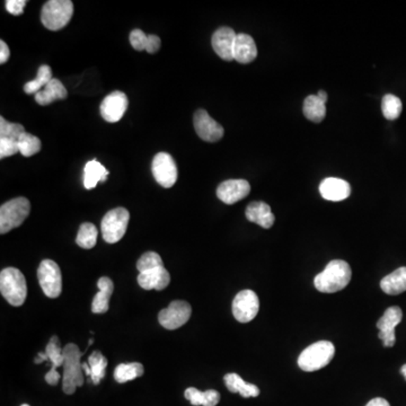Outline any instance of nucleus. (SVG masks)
Segmentation results:
<instances>
[{
    "instance_id": "f257e3e1",
    "label": "nucleus",
    "mask_w": 406,
    "mask_h": 406,
    "mask_svg": "<svg viewBox=\"0 0 406 406\" xmlns=\"http://www.w3.org/2000/svg\"><path fill=\"white\" fill-rule=\"evenodd\" d=\"M353 271L348 262L333 260L323 272L315 277L314 284L316 289L323 293H334L341 291L351 281Z\"/></svg>"
},
{
    "instance_id": "f03ea898",
    "label": "nucleus",
    "mask_w": 406,
    "mask_h": 406,
    "mask_svg": "<svg viewBox=\"0 0 406 406\" xmlns=\"http://www.w3.org/2000/svg\"><path fill=\"white\" fill-rule=\"evenodd\" d=\"M84 353L80 351L78 345L69 343L63 348V388L65 394L72 395L76 392L77 387L84 385L83 364L80 359Z\"/></svg>"
},
{
    "instance_id": "7ed1b4c3",
    "label": "nucleus",
    "mask_w": 406,
    "mask_h": 406,
    "mask_svg": "<svg viewBox=\"0 0 406 406\" xmlns=\"http://www.w3.org/2000/svg\"><path fill=\"white\" fill-rule=\"evenodd\" d=\"M0 291L12 306H22L27 296V286L23 273L16 267L4 269L0 273Z\"/></svg>"
},
{
    "instance_id": "20e7f679",
    "label": "nucleus",
    "mask_w": 406,
    "mask_h": 406,
    "mask_svg": "<svg viewBox=\"0 0 406 406\" xmlns=\"http://www.w3.org/2000/svg\"><path fill=\"white\" fill-rule=\"evenodd\" d=\"M334 355H336V348L332 342H316L306 348L299 355V368L307 372L322 369L330 364Z\"/></svg>"
},
{
    "instance_id": "39448f33",
    "label": "nucleus",
    "mask_w": 406,
    "mask_h": 406,
    "mask_svg": "<svg viewBox=\"0 0 406 406\" xmlns=\"http://www.w3.org/2000/svg\"><path fill=\"white\" fill-rule=\"evenodd\" d=\"M72 14L74 4L70 0H50L43 6L41 20L50 31H59L68 25Z\"/></svg>"
},
{
    "instance_id": "423d86ee",
    "label": "nucleus",
    "mask_w": 406,
    "mask_h": 406,
    "mask_svg": "<svg viewBox=\"0 0 406 406\" xmlns=\"http://www.w3.org/2000/svg\"><path fill=\"white\" fill-rule=\"evenodd\" d=\"M31 211V203L23 196L7 201L0 208V234L20 227Z\"/></svg>"
},
{
    "instance_id": "0eeeda50",
    "label": "nucleus",
    "mask_w": 406,
    "mask_h": 406,
    "mask_svg": "<svg viewBox=\"0 0 406 406\" xmlns=\"http://www.w3.org/2000/svg\"><path fill=\"white\" fill-rule=\"evenodd\" d=\"M130 213L125 208H115L108 211L101 224L103 239L108 244H114L122 239L128 228Z\"/></svg>"
},
{
    "instance_id": "6e6552de",
    "label": "nucleus",
    "mask_w": 406,
    "mask_h": 406,
    "mask_svg": "<svg viewBox=\"0 0 406 406\" xmlns=\"http://www.w3.org/2000/svg\"><path fill=\"white\" fill-rule=\"evenodd\" d=\"M39 284L43 293L49 298H58L63 291V277L59 265L52 260H44L41 262L37 269Z\"/></svg>"
},
{
    "instance_id": "1a4fd4ad",
    "label": "nucleus",
    "mask_w": 406,
    "mask_h": 406,
    "mask_svg": "<svg viewBox=\"0 0 406 406\" xmlns=\"http://www.w3.org/2000/svg\"><path fill=\"white\" fill-rule=\"evenodd\" d=\"M153 179L163 188L170 189L177 181V167L173 157L167 153H158L151 164Z\"/></svg>"
},
{
    "instance_id": "9d476101",
    "label": "nucleus",
    "mask_w": 406,
    "mask_h": 406,
    "mask_svg": "<svg viewBox=\"0 0 406 406\" xmlns=\"http://www.w3.org/2000/svg\"><path fill=\"white\" fill-rule=\"evenodd\" d=\"M192 314V308L186 301H172L165 310H160L158 321L166 330H177L188 323Z\"/></svg>"
},
{
    "instance_id": "9b49d317",
    "label": "nucleus",
    "mask_w": 406,
    "mask_h": 406,
    "mask_svg": "<svg viewBox=\"0 0 406 406\" xmlns=\"http://www.w3.org/2000/svg\"><path fill=\"white\" fill-rule=\"evenodd\" d=\"M260 310L259 297L253 290H243L233 301V314L239 323L253 321Z\"/></svg>"
},
{
    "instance_id": "f8f14e48",
    "label": "nucleus",
    "mask_w": 406,
    "mask_h": 406,
    "mask_svg": "<svg viewBox=\"0 0 406 406\" xmlns=\"http://www.w3.org/2000/svg\"><path fill=\"white\" fill-rule=\"evenodd\" d=\"M403 312L400 307L393 306L387 308L377 322V327L379 329V338L383 342V347L392 348L396 342L395 336V327L402 322Z\"/></svg>"
},
{
    "instance_id": "ddd939ff",
    "label": "nucleus",
    "mask_w": 406,
    "mask_h": 406,
    "mask_svg": "<svg viewBox=\"0 0 406 406\" xmlns=\"http://www.w3.org/2000/svg\"><path fill=\"white\" fill-rule=\"evenodd\" d=\"M194 125L196 134L205 141L217 142L224 137V128L205 110H198L194 113Z\"/></svg>"
},
{
    "instance_id": "4468645a",
    "label": "nucleus",
    "mask_w": 406,
    "mask_h": 406,
    "mask_svg": "<svg viewBox=\"0 0 406 406\" xmlns=\"http://www.w3.org/2000/svg\"><path fill=\"white\" fill-rule=\"evenodd\" d=\"M128 97L122 91H113L103 100L101 114L106 122H119L128 108Z\"/></svg>"
},
{
    "instance_id": "2eb2a0df",
    "label": "nucleus",
    "mask_w": 406,
    "mask_h": 406,
    "mask_svg": "<svg viewBox=\"0 0 406 406\" xmlns=\"http://www.w3.org/2000/svg\"><path fill=\"white\" fill-rule=\"evenodd\" d=\"M250 185L245 179H228L219 185L217 196L226 205H234L250 194Z\"/></svg>"
},
{
    "instance_id": "dca6fc26",
    "label": "nucleus",
    "mask_w": 406,
    "mask_h": 406,
    "mask_svg": "<svg viewBox=\"0 0 406 406\" xmlns=\"http://www.w3.org/2000/svg\"><path fill=\"white\" fill-rule=\"evenodd\" d=\"M236 37L235 31L230 27H220L213 33L211 39L213 50L224 61L234 60Z\"/></svg>"
},
{
    "instance_id": "f3484780",
    "label": "nucleus",
    "mask_w": 406,
    "mask_h": 406,
    "mask_svg": "<svg viewBox=\"0 0 406 406\" xmlns=\"http://www.w3.org/2000/svg\"><path fill=\"white\" fill-rule=\"evenodd\" d=\"M46 353L48 355L49 361L52 364L51 369L46 375V381L49 385L56 386L60 381V375L57 369L59 367H63V364H65L63 349L60 347V341L58 336H53L50 338V341H49L46 348Z\"/></svg>"
},
{
    "instance_id": "a211bd4d",
    "label": "nucleus",
    "mask_w": 406,
    "mask_h": 406,
    "mask_svg": "<svg viewBox=\"0 0 406 406\" xmlns=\"http://www.w3.org/2000/svg\"><path fill=\"white\" fill-rule=\"evenodd\" d=\"M319 192L324 199L329 201H343L351 194V186L344 179L327 177L319 185Z\"/></svg>"
},
{
    "instance_id": "6ab92c4d",
    "label": "nucleus",
    "mask_w": 406,
    "mask_h": 406,
    "mask_svg": "<svg viewBox=\"0 0 406 406\" xmlns=\"http://www.w3.org/2000/svg\"><path fill=\"white\" fill-rule=\"evenodd\" d=\"M170 282L171 276L164 267L139 273L138 276V284L145 290H164Z\"/></svg>"
},
{
    "instance_id": "aec40b11",
    "label": "nucleus",
    "mask_w": 406,
    "mask_h": 406,
    "mask_svg": "<svg viewBox=\"0 0 406 406\" xmlns=\"http://www.w3.org/2000/svg\"><path fill=\"white\" fill-rule=\"evenodd\" d=\"M258 57V48L253 37L245 33H239L236 37L234 46V60L239 63H250Z\"/></svg>"
},
{
    "instance_id": "412c9836",
    "label": "nucleus",
    "mask_w": 406,
    "mask_h": 406,
    "mask_svg": "<svg viewBox=\"0 0 406 406\" xmlns=\"http://www.w3.org/2000/svg\"><path fill=\"white\" fill-rule=\"evenodd\" d=\"M246 218L248 222L259 224L261 227L269 229L274 224V215L271 211L270 205L265 202H252L246 208Z\"/></svg>"
},
{
    "instance_id": "4be33fe9",
    "label": "nucleus",
    "mask_w": 406,
    "mask_h": 406,
    "mask_svg": "<svg viewBox=\"0 0 406 406\" xmlns=\"http://www.w3.org/2000/svg\"><path fill=\"white\" fill-rule=\"evenodd\" d=\"M97 287H99V293L93 299L91 312L94 314H104L110 308V298L114 291L113 281L108 277H102L97 281Z\"/></svg>"
},
{
    "instance_id": "5701e85b",
    "label": "nucleus",
    "mask_w": 406,
    "mask_h": 406,
    "mask_svg": "<svg viewBox=\"0 0 406 406\" xmlns=\"http://www.w3.org/2000/svg\"><path fill=\"white\" fill-rule=\"evenodd\" d=\"M67 96H68V93L63 84L57 78H53L42 91L35 94V101L37 104L46 106L51 104L54 101L65 100Z\"/></svg>"
},
{
    "instance_id": "b1692460",
    "label": "nucleus",
    "mask_w": 406,
    "mask_h": 406,
    "mask_svg": "<svg viewBox=\"0 0 406 406\" xmlns=\"http://www.w3.org/2000/svg\"><path fill=\"white\" fill-rule=\"evenodd\" d=\"M381 288L387 295L398 296L406 291V267H398V270L383 278Z\"/></svg>"
},
{
    "instance_id": "393cba45",
    "label": "nucleus",
    "mask_w": 406,
    "mask_h": 406,
    "mask_svg": "<svg viewBox=\"0 0 406 406\" xmlns=\"http://www.w3.org/2000/svg\"><path fill=\"white\" fill-rule=\"evenodd\" d=\"M224 383L228 391L239 393L243 398H258L260 395L259 387L246 381L237 374H227L224 377Z\"/></svg>"
},
{
    "instance_id": "a878e982",
    "label": "nucleus",
    "mask_w": 406,
    "mask_h": 406,
    "mask_svg": "<svg viewBox=\"0 0 406 406\" xmlns=\"http://www.w3.org/2000/svg\"><path fill=\"white\" fill-rule=\"evenodd\" d=\"M110 172L96 159L87 163L84 168V186L86 190L96 188L99 182H106Z\"/></svg>"
},
{
    "instance_id": "bb28decb",
    "label": "nucleus",
    "mask_w": 406,
    "mask_h": 406,
    "mask_svg": "<svg viewBox=\"0 0 406 406\" xmlns=\"http://www.w3.org/2000/svg\"><path fill=\"white\" fill-rule=\"evenodd\" d=\"M184 396L194 406H216L220 400V394L215 389L200 392L199 389L189 387L184 392Z\"/></svg>"
},
{
    "instance_id": "cd10ccee",
    "label": "nucleus",
    "mask_w": 406,
    "mask_h": 406,
    "mask_svg": "<svg viewBox=\"0 0 406 406\" xmlns=\"http://www.w3.org/2000/svg\"><path fill=\"white\" fill-rule=\"evenodd\" d=\"M303 111H304L305 117L310 121L319 123L325 119L326 106H325V103L318 99L317 95H310L305 100Z\"/></svg>"
},
{
    "instance_id": "c85d7f7f",
    "label": "nucleus",
    "mask_w": 406,
    "mask_h": 406,
    "mask_svg": "<svg viewBox=\"0 0 406 406\" xmlns=\"http://www.w3.org/2000/svg\"><path fill=\"white\" fill-rule=\"evenodd\" d=\"M144 372H145L144 366L139 362L121 364L114 370V379L119 383H125L127 381H134L136 378L141 377Z\"/></svg>"
},
{
    "instance_id": "c756f323",
    "label": "nucleus",
    "mask_w": 406,
    "mask_h": 406,
    "mask_svg": "<svg viewBox=\"0 0 406 406\" xmlns=\"http://www.w3.org/2000/svg\"><path fill=\"white\" fill-rule=\"evenodd\" d=\"M52 80H53V78H52L51 68L46 65H41L39 71H37V78L24 85V91H25L26 94L29 95L37 94V93L42 91Z\"/></svg>"
},
{
    "instance_id": "7c9ffc66",
    "label": "nucleus",
    "mask_w": 406,
    "mask_h": 406,
    "mask_svg": "<svg viewBox=\"0 0 406 406\" xmlns=\"http://www.w3.org/2000/svg\"><path fill=\"white\" fill-rule=\"evenodd\" d=\"M97 228L91 222H84L80 224V231L77 235L76 243L78 246L85 250H91L97 243Z\"/></svg>"
},
{
    "instance_id": "2f4dec72",
    "label": "nucleus",
    "mask_w": 406,
    "mask_h": 406,
    "mask_svg": "<svg viewBox=\"0 0 406 406\" xmlns=\"http://www.w3.org/2000/svg\"><path fill=\"white\" fill-rule=\"evenodd\" d=\"M89 364L91 370V381H93L95 385H99L103 378L106 377L108 359H106L100 351H94V353L89 355Z\"/></svg>"
},
{
    "instance_id": "473e14b6",
    "label": "nucleus",
    "mask_w": 406,
    "mask_h": 406,
    "mask_svg": "<svg viewBox=\"0 0 406 406\" xmlns=\"http://www.w3.org/2000/svg\"><path fill=\"white\" fill-rule=\"evenodd\" d=\"M402 101L398 96L393 94H387L383 97L381 101V111H383V117L386 118L389 121H394L398 119L400 113H402Z\"/></svg>"
},
{
    "instance_id": "72a5a7b5",
    "label": "nucleus",
    "mask_w": 406,
    "mask_h": 406,
    "mask_svg": "<svg viewBox=\"0 0 406 406\" xmlns=\"http://www.w3.org/2000/svg\"><path fill=\"white\" fill-rule=\"evenodd\" d=\"M18 147H20V153L24 157H31L35 153H40L42 144L37 137L25 132L18 139Z\"/></svg>"
},
{
    "instance_id": "f704fd0d",
    "label": "nucleus",
    "mask_w": 406,
    "mask_h": 406,
    "mask_svg": "<svg viewBox=\"0 0 406 406\" xmlns=\"http://www.w3.org/2000/svg\"><path fill=\"white\" fill-rule=\"evenodd\" d=\"M25 134V129L20 123H11L3 117L0 118V138L9 139H20Z\"/></svg>"
},
{
    "instance_id": "c9c22d12",
    "label": "nucleus",
    "mask_w": 406,
    "mask_h": 406,
    "mask_svg": "<svg viewBox=\"0 0 406 406\" xmlns=\"http://www.w3.org/2000/svg\"><path fill=\"white\" fill-rule=\"evenodd\" d=\"M160 267H164L162 258L155 252H147L137 262V269L139 273L153 270V269Z\"/></svg>"
},
{
    "instance_id": "e433bc0d",
    "label": "nucleus",
    "mask_w": 406,
    "mask_h": 406,
    "mask_svg": "<svg viewBox=\"0 0 406 406\" xmlns=\"http://www.w3.org/2000/svg\"><path fill=\"white\" fill-rule=\"evenodd\" d=\"M20 153L18 140L9 139V138H0V158L14 156L15 153Z\"/></svg>"
},
{
    "instance_id": "4c0bfd02",
    "label": "nucleus",
    "mask_w": 406,
    "mask_h": 406,
    "mask_svg": "<svg viewBox=\"0 0 406 406\" xmlns=\"http://www.w3.org/2000/svg\"><path fill=\"white\" fill-rule=\"evenodd\" d=\"M130 43L137 51L147 50L148 35H146L141 30H134L130 33Z\"/></svg>"
},
{
    "instance_id": "58836bf2",
    "label": "nucleus",
    "mask_w": 406,
    "mask_h": 406,
    "mask_svg": "<svg viewBox=\"0 0 406 406\" xmlns=\"http://www.w3.org/2000/svg\"><path fill=\"white\" fill-rule=\"evenodd\" d=\"M26 4H27L26 0H7V12H8L9 14L16 15V16L23 14Z\"/></svg>"
},
{
    "instance_id": "ea45409f",
    "label": "nucleus",
    "mask_w": 406,
    "mask_h": 406,
    "mask_svg": "<svg viewBox=\"0 0 406 406\" xmlns=\"http://www.w3.org/2000/svg\"><path fill=\"white\" fill-rule=\"evenodd\" d=\"M160 48V39L155 34L148 35V53H156Z\"/></svg>"
},
{
    "instance_id": "a19ab883",
    "label": "nucleus",
    "mask_w": 406,
    "mask_h": 406,
    "mask_svg": "<svg viewBox=\"0 0 406 406\" xmlns=\"http://www.w3.org/2000/svg\"><path fill=\"white\" fill-rule=\"evenodd\" d=\"M11 51H9L8 46H7L5 41H0V63L4 65L8 61Z\"/></svg>"
},
{
    "instance_id": "79ce46f5",
    "label": "nucleus",
    "mask_w": 406,
    "mask_h": 406,
    "mask_svg": "<svg viewBox=\"0 0 406 406\" xmlns=\"http://www.w3.org/2000/svg\"><path fill=\"white\" fill-rule=\"evenodd\" d=\"M366 406H391L385 398H376L370 400Z\"/></svg>"
},
{
    "instance_id": "37998d69",
    "label": "nucleus",
    "mask_w": 406,
    "mask_h": 406,
    "mask_svg": "<svg viewBox=\"0 0 406 406\" xmlns=\"http://www.w3.org/2000/svg\"><path fill=\"white\" fill-rule=\"evenodd\" d=\"M43 361H49L48 355L46 353H40L37 355V358H35V364H41Z\"/></svg>"
},
{
    "instance_id": "c03bdc74",
    "label": "nucleus",
    "mask_w": 406,
    "mask_h": 406,
    "mask_svg": "<svg viewBox=\"0 0 406 406\" xmlns=\"http://www.w3.org/2000/svg\"><path fill=\"white\" fill-rule=\"evenodd\" d=\"M317 97L322 102L325 103L326 104L327 102V93L325 91H319L317 93Z\"/></svg>"
},
{
    "instance_id": "a18cd8bd",
    "label": "nucleus",
    "mask_w": 406,
    "mask_h": 406,
    "mask_svg": "<svg viewBox=\"0 0 406 406\" xmlns=\"http://www.w3.org/2000/svg\"><path fill=\"white\" fill-rule=\"evenodd\" d=\"M83 372H85L86 376H89V377H91V370L89 362H85V364H83Z\"/></svg>"
},
{
    "instance_id": "49530a36",
    "label": "nucleus",
    "mask_w": 406,
    "mask_h": 406,
    "mask_svg": "<svg viewBox=\"0 0 406 406\" xmlns=\"http://www.w3.org/2000/svg\"><path fill=\"white\" fill-rule=\"evenodd\" d=\"M400 372H402V375L404 376V378H405L406 381V364H404V366L400 368Z\"/></svg>"
},
{
    "instance_id": "de8ad7c7",
    "label": "nucleus",
    "mask_w": 406,
    "mask_h": 406,
    "mask_svg": "<svg viewBox=\"0 0 406 406\" xmlns=\"http://www.w3.org/2000/svg\"><path fill=\"white\" fill-rule=\"evenodd\" d=\"M91 344H93V338H91L89 342V345H91Z\"/></svg>"
},
{
    "instance_id": "09e8293b",
    "label": "nucleus",
    "mask_w": 406,
    "mask_h": 406,
    "mask_svg": "<svg viewBox=\"0 0 406 406\" xmlns=\"http://www.w3.org/2000/svg\"><path fill=\"white\" fill-rule=\"evenodd\" d=\"M20 406H30L29 404H23V405H20Z\"/></svg>"
}]
</instances>
